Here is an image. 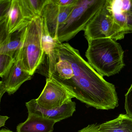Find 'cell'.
<instances>
[{"label": "cell", "instance_id": "cell-7", "mask_svg": "<svg viewBox=\"0 0 132 132\" xmlns=\"http://www.w3.org/2000/svg\"><path fill=\"white\" fill-rule=\"evenodd\" d=\"M75 5L62 7L56 4L53 0L46 1L41 17L45 19L49 33L53 38L58 39V29L65 21Z\"/></svg>", "mask_w": 132, "mask_h": 132}, {"label": "cell", "instance_id": "cell-16", "mask_svg": "<svg viewBox=\"0 0 132 132\" xmlns=\"http://www.w3.org/2000/svg\"><path fill=\"white\" fill-rule=\"evenodd\" d=\"M46 1V0H21L25 10L32 19L41 17Z\"/></svg>", "mask_w": 132, "mask_h": 132}, {"label": "cell", "instance_id": "cell-17", "mask_svg": "<svg viewBox=\"0 0 132 132\" xmlns=\"http://www.w3.org/2000/svg\"><path fill=\"white\" fill-rule=\"evenodd\" d=\"M14 60V57L5 54H0V77L7 72Z\"/></svg>", "mask_w": 132, "mask_h": 132}, {"label": "cell", "instance_id": "cell-20", "mask_svg": "<svg viewBox=\"0 0 132 132\" xmlns=\"http://www.w3.org/2000/svg\"><path fill=\"white\" fill-rule=\"evenodd\" d=\"M78 0H53L56 4L62 7H69L75 4Z\"/></svg>", "mask_w": 132, "mask_h": 132}, {"label": "cell", "instance_id": "cell-5", "mask_svg": "<svg viewBox=\"0 0 132 132\" xmlns=\"http://www.w3.org/2000/svg\"><path fill=\"white\" fill-rule=\"evenodd\" d=\"M87 41L109 38L115 41L124 38L125 34L116 23L106 7L105 3L84 30Z\"/></svg>", "mask_w": 132, "mask_h": 132}, {"label": "cell", "instance_id": "cell-23", "mask_svg": "<svg viewBox=\"0 0 132 132\" xmlns=\"http://www.w3.org/2000/svg\"><path fill=\"white\" fill-rule=\"evenodd\" d=\"M6 92L2 83L1 81H0V98L2 97L4 94Z\"/></svg>", "mask_w": 132, "mask_h": 132}, {"label": "cell", "instance_id": "cell-19", "mask_svg": "<svg viewBox=\"0 0 132 132\" xmlns=\"http://www.w3.org/2000/svg\"><path fill=\"white\" fill-rule=\"evenodd\" d=\"M11 2L12 0H0V21L8 13Z\"/></svg>", "mask_w": 132, "mask_h": 132}, {"label": "cell", "instance_id": "cell-4", "mask_svg": "<svg viewBox=\"0 0 132 132\" xmlns=\"http://www.w3.org/2000/svg\"><path fill=\"white\" fill-rule=\"evenodd\" d=\"M43 19H33L26 28L20 56L23 69L33 76L43 63L45 53L42 43Z\"/></svg>", "mask_w": 132, "mask_h": 132}, {"label": "cell", "instance_id": "cell-12", "mask_svg": "<svg viewBox=\"0 0 132 132\" xmlns=\"http://www.w3.org/2000/svg\"><path fill=\"white\" fill-rule=\"evenodd\" d=\"M57 122L34 114H28L24 122L17 127V132H53Z\"/></svg>", "mask_w": 132, "mask_h": 132}, {"label": "cell", "instance_id": "cell-8", "mask_svg": "<svg viewBox=\"0 0 132 132\" xmlns=\"http://www.w3.org/2000/svg\"><path fill=\"white\" fill-rule=\"evenodd\" d=\"M20 50L16 53L14 61L7 71L1 77L2 85L9 95L14 94L22 84L31 80L32 77L23 69L20 56Z\"/></svg>", "mask_w": 132, "mask_h": 132}, {"label": "cell", "instance_id": "cell-18", "mask_svg": "<svg viewBox=\"0 0 132 132\" xmlns=\"http://www.w3.org/2000/svg\"><path fill=\"white\" fill-rule=\"evenodd\" d=\"M125 109L126 114L132 118V84L125 95Z\"/></svg>", "mask_w": 132, "mask_h": 132}, {"label": "cell", "instance_id": "cell-15", "mask_svg": "<svg viewBox=\"0 0 132 132\" xmlns=\"http://www.w3.org/2000/svg\"><path fill=\"white\" fill-rule=\"evenodd\" d=\"M52 76L61 81L70 80L74 76L71 64L68 60L59 57L55 65V72Z\"/></svg>", "mask_w": 132, "mask_h": 132}, {"label": "cell", "instance_id": "cell-9", "mask_svg": "<svg viewBox=\"0 0 132 132\" xmlns=\"http://www.w3.org/2000/svg\"><path fill=\"white\" fill-rule=\"evenodd\" d=\"M105 4L125 34L132 33V0H106Z\"/></svg>", "mask_w": 132, "mask_h": 132}, {"label": "cell", "instance_id": "cell-3", "mask_svg": "<svg viewBox=\"0 0 132 132\" xmlns=\"http://www.w3.org/2000/svg\"><path fill=\"white\" fill-rule=\"evenodd\" d=\"M106 0H78L65 21L58 29L57 38L68 42L85 27L105 3Z\"/></svg>", "mask_w": 132, "mask_h": 132}, {"label": "cell", "instance_id": "cell-11", "mask_svg": "<svg viewBox=\"0 0 132 132\" xmlns=\"http://www.w3.org/2000/svg\"><path fill=\"white\" fill-rule=\"evenodd\" d=\"M8 17V27L10 34L22 30L33 20L28 18L21 0H12Z\"/></svg>", "mask_w": 132, "mask_h": 132}, {"label": "cell", "instance_id": "cell-22", "mask_svg": "<svg viewBox=\"0 0 132 132\" xmlns=\"http://www.w3.org/2000/svg\"><path fill=\"white\" fill-rule=\"evenodd\" d=\"M9 118L7 116L0 115V128L5 125L6 121Z\"/></svg>", "mask_w": 132, "mask_h": 132}, {"label": "cell", "instance_id": "cell-6", "mask_svg": "<svg viewBox=\"0 0 132 132\" xmlns=\"http://www.w3.org/2000/svg\"><path fill=\"white\" fill-rule=\"evenodd\" d=\"M73 98L63 84L52 76L46 78L45 86L36 100L41 107L50 109L59 108L72 101Z\"/></svg>", "mask_w": 132, "mask_h": 132}, {"label": "cell", "instance_id": "cell-24", "mask_svg": "<svg viewBox=\"0 0 132 132\" xmlns=\"http://www.w3.org/2000/svg\"><path fill=\"white\" fill-rule=\"evenodd\" d=\"M0 132H14L12 131H10V130H8V129H1L0 130Z\"/></svg>", "mask_w": 132, "mask_h": 132}, {"label": "cell", "instance_id": "cell-1", "mask_svg": "<svg viewBox=\"0 0 132 132\" xmlns=\"http://www.w3.org/2000/svg\"><path fill=\"white\" fill-rule=\"evenodd\" d=\"M58 52L59 57L70 63L74 72L73 77L70 80H59L75 98L98 110H111L118 106L114 85L95 71L78 50L68 43H61L58 46Z\"/></svg>", "mask_w": 132, "mask_h": 132}, {"label": "cell", "instance_id": "cell-10", "mask_svg": "<svg viewBox=\"0 0 132 132\" xmlns=\"http://www.w3.org/2000/svg\"><path fill=\"white\" fill-rule=\"evenodd\" d=\"M28 114H34L45 118L56 121L57 122L71 117L76 111V103L72 101L57 108L46 109L43 108L32 99L26 103Z\"/></svg>", "mask_w": 132, "mask_h": 132}, {"label": "cell", "instance_id": "cell-2", "mask_svg": "<svg viewBox=\"0 0 132 132\" xmlns=\"http://www.w3.org/2000/svg\"><path fill=\"white\" fill-rule=\"evenodd\" d=\"M88 42V47L85 53L88 63L102 76L118 74L125 66L124 50L117 41L103 38Z\"/></svg>", "mask_w": 132, "mask_h": 132}, {"label": "cell", "instance_id": "cell-14", "mask_svg": "<svg viewBox=\"0 0 132 132\" xmlns=\"http://www.w3.org/2000/svg\"><path fill=\"white\" fill-rule=\"evenodd\" d=\"M8 18L7 14L0 21V54H7L14 57L15 52L10 43L11 34L9 32Z\"/></svg>", "mask_w": 132, "mask_h": 132}, {"label": "cell", "instance_id": "cell-21", "mask_svg": "<svg viewBox=\"0 0 132 132\" xmlns=\"http://www.w3.org/2000/svg\"><path fill=\"white\" fill-rule=\"evenodd\" d=\"M99 126L97 124L89 125L77 132H98Z\"/></svg>", "mask_w": 132, "mask_h": 132}, {"label": "cell", "instance_id": "cell-13", "mask_svg": "<svg viewBox=\"0 0 132 132\" xmlns=\"http://www.w3.org/2000/svg\"><path fill=\"white\" fill-rule=\"evenodd\" d=\"M98 132H132V118L121 114L117 118L99 125Z\"/></svg>", "mask_w": 132, "mask_h": 132}, {"label": "cell", "instance_id": "cell-25", "mask_svg": "<svg viewBox=\"0 0 132 132\" xmlns=\"http://www.w3.org/2000/svg\"><path fill=\"white\" fill-rule=\"evenodd\" d=\"M2 97L0 98V110H1V98Z\"/></svg>", "mask_w": 132, "mask_h": 132}]
</instances>
